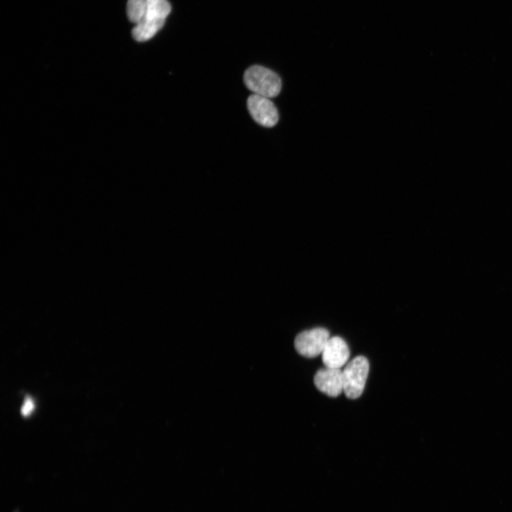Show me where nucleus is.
I'll use <instances>...</instances> for the list:
<instances>
[{"label": "nucleus", "instance_id": "nucleus-9", "mask_svg": "<svg viewBox=\"0 0 512 512\" xmlns=\"http://www.w3.org/2000/svg\"><path fill=\"white\" fill-rule=\"evenodd\" d=\"M34 408V403L31 398H26L21 407V414L28 415Z\"/></svg>", "mask_w": 512, "mask_h": 512}, {"label": "nucleus", "instance_id": "nucleus-3", "mask_svg": "<svg viewBox=\"0 0 512 512\" xmlns=\"http://www.w3.org/2000/svg\"><path fill=\"white\" fill-rule=\"evenodd\" d=\"M369 363L363 356L355 357L343 370V393L350 399L359 398L364 389Z\"/></svg>", "mask_w": 512, "mask_h": 512}, {"label": "nucleus", "instance_id": "nucleus-2", "mask_svg": "<svg viewBox=\"0 0 512 512\" xmlns=\"http://www.w3.org/2000/svg\"><path fill=\"white\" fill-rule=\"evenodd\" d=\"M244 83L253 94L272 98L281 90L280 78L272 70L261 65L248 68L244 74Z\"/></svg>", "mask_w": 512, "mask_h": 512}, {"label": "nucleus", "instance_id": "nucleus-6", "mask_svg": "<svg viewBox=\"0 0 512 512\" xmlns=\"http://www.w3.org/2000/svg\"><path fill=\"white\" fill-rule=\"evenodd\" d=\"M314 383L321 392L331 397H337L343 392V370L325 367L315 374Z\"/></svg>", "mask_w": 512, "mask_h": 512}, {"label": "nucleus", "instance_id": "nucleus-5", "mask_svg": "<svg viewBox=\"0 0 512 512\" xmlns=\"http://www.w3.org/2000/svg\"><path fill=\"white\" fill-rule=\"evenodd\" d=\"M247 106L251 117L259 124L272 127L277 123L278 111L270 98L252 94L247 98Z\"/></svg>", "mask_w": 512, "mask_h": 512}, {"label": "nucleus", "instance_id": "nucleus-1", "mask_svg": "<svg viewBox=\"0 0 512 512\" xmlns=\"http://www.w3.org/2000/svg\"><path fill=\"white\" fill-rule=\"evenodd\" d=\"M171 9L167 0H146L145 14L132 29L134 38L143 42L153 38L164 26Z\"/></svg>", "mask_w": 512, "mask_h": 512}, {"label": "nucleus", "instance_id": "nucleus-8", "mask_svg": "<svg viewBox=\"0 0 512 512\" xmlns=\"http://www.w3.org/2000/svg\"><path fill=\"white\" fill-rule=\"evenodd\" d=\"M146 9V0H128L127 13L129 21L138 23L144 17Z\"/></svg>", "mask_w": 512, "mask_h": 512}, {"label": "nucleus", "instance_id": "nucleus-7", "mask_svg": "<svg viewBox=\"0 0 512 512\" xmlns=\"http://www.w3.org/2000/svg\"><path fill=\"white\" fill-rule=\"evenodd\" d=\"M321 355L326 367L341 368L347 363L350 351L342 338L333 336L327 341Z\"/></svg>", "mask_w": 512, "mask_h": 512}, {"label": "nucleus", "instance_id": "nucleus-4", "mask_svg": "<svg viewBox=\"0 0 512 512\" xmlns=\"http://www.w3.org/2000/svg\"><path fill=\"white\" fill-rule=\"evenodd\" d=\"M329 338V332L327 329L314 328L299 334L294 340V347L302 356L314 358L322 353Z\"/></svg>", "mask_w": 512, "mask_h": 512}]
</instances>
